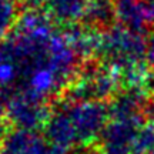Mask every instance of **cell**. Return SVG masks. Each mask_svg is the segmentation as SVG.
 <instances>
[{"label": "cell", "mask_w": 154, "mask_h": 154, "mask_svg": "<svg viewBox=\"0 0 154 154\" xmlns=\"http://www.w3.org/2000/svg\"><path fill=\"white\" fill-rule=\"evenodd\" d=\"M147 59L154 66V33L150 36L149 42H147Z\"/></svg>", "instance_id": "30bf717a"}, {"label": "cell", "mask_w": 154, "mask_h": 154, "mask_svg": "<svg viewBox=\"0 0 154 154\" xmlns=\"http://www.w3.org/2000/svg\"><path fill=\"white\" fill-rule=\"evenodd\" d=\"M11 116L14 117L17 124L30 128V127L37 126L42 121V109L38 107L34 100L32 99H20L11 107Z\"/></svg>", "instance_id": "5b68a950"}, {"label": "cell", "mask_w": 154, "mask_h": 154, "mask_svg": "<svg viewBox=\"0 0 154 154\" xmlns=\"http://www.w3.org/2000/svg\"><path fill=\"white\" fill-rule=\"evenodd\" d=\"M114 86L113 79L107 73H101L100 76H91L77 86L80 91V97H104L111 91Z\"/></svg>", "instance_id": "8992f818"}, {"label": "cell", "mask_w": 154, "mask_h": 154, "mask_svg": "<svg viewBox=\"0 0 154 154\" xmlns=\"http://www.w3.org/2000/svg\"><path fill=\"white\" fill-rule=\"evenodd\" d=\"M146 5H147V9H149V11H150V16H151V19L154 20V0H147Z\"/></svg>", "instance_id": "7c38bea8"}, {"label": "cell", "mask_w": 154, "mask_h": 154, "mask_svg": "<svg viewBox=\"0 0 154 154\" xmlns=\"http://www.w3.org/2000/svg\"><path fill=\"white\" fill-rule=\"evenodd\" d=\"M51 10L60 19H74L84 9V0H50Z\"/></svg>", "instance_id": "52a82bcc"}, {"label": "cell", "mask_w": 154, "mask_h": 154, "mask_svg": "<svg viewBox=\"0 0 154 154\" xmlns=\"http://www.w3.org/2000/svg\"><path fill=\"white\" fill-rule=\"evenodd\" d=\"M147 113H149V117H150V120H151V124L154 126V97L151 99V101H150Z\"/></svg>", "instance_id": "8fae6325"}, {"label": "cell", "mask_w": 154, "mask_h": 154, "mask_svg": "<svg viewBox=\"0 0 154 154\" xmlns=\"http://www.w3.org/2000/svg\"><path fill=\"white\" fill-rule=\"evenodd\" d=\"M114 10L121 24L134 33L141 34L147 24L153 22L146 2L141 0H117Z\"/></svg>", "instance_id": "3957f363"}, {"label": "cell", "mask_w": 154, "mask_h": 154, "mask_svg": "<svg viewBox=\"0 0 154 154\" xmlns=\"http://www.w3.org/2000/svg\"><path fill=\"white\" fill-rule=\"evenodd\" d=\"M3 151V154H49L38 138L24 130H19L6 138Z\"/></svg>", "instance_id": "277c9868"}, {"label": "cell", "mask_w": 154, "mask_h": 154, "mask_svg": "<svg viewBox=\"0 0 154 154\" xmlns=\"http://www.w3.org/2000/svg\"><path fill=\"white\" fill-rule=\"evenodd\" d=\"M154 150V126H143L137 131L131 144L133 154H149Z\"/></svg>", "instance_id": "ba28073f"}, {"label": "cell", "mask_w": 154, "mask_h": 154, "mask_svg": "<svg viewBox=\"0 0 154 154\" xmlns=\"http://www.w3.org/2000/svg\"><path fill=\"white\" fill-rule=\"evenodd\" d=\"M42 2H44V0H27V3H32V5H34V6L40 5Z\"/></svg>", "instance_id": "4fadbf2b"}, {"label": "cell", "mask_w": 154, "mask_h": 154, "mask_svg": "<svg viewBox=\"0 0 154 154\" xmlns=\"http://www.w3.org/2000/svg\"><path fill=\"white\" fill-rule=\"evenodd\" d=\"M14 19V6L11 0H0V36L9 29Z\"/></svg>", "instance_id": "9c48e42d"}, {"label": "cell", "mask_w": 154, "mask_h": 154, "mask_svg": "<svg viewBox=\"0 0 154 154\" xmlns=\"http://www.w3.org/2000/svg\"><path fill=\"white\" fill-rule=\"evenodd\" d=\"M103 49L107 57L123 70V74L144 66L143 59L147 56V43L140 33H134L126 27L114 29L103 38Z\"/></svg>", "instance_id": "6da1fadb"}, {"label": "cell", "mask_w": 154, "mask_h": 154, "mask_svg": "<svg viewBox=\"0 0 154 154\" xmlns=\"http://www.w3.org/2000/svg\"><path fill=\"white\" fill-rule=\"evenodd\" d=\"M149 154H154V150H153V151H151V153H149Z\"/></svg>", "instance_id": "9a60e30c"}, {"label": "cell", "mask_w": 154, "mask_h": 154, "mask_svg": "<svg viewBox=\"0 0 154 154\" xmlns=\"http://www.w3.org/2000/svg\"><path fill=\"white\" fill-rule=\"evenodd\" d=\"M86 154H99V153H97V151H87Z\"/></svg>", "instance_id": "5bb4252c"}, {"label": "cell", "mask_w": 154, "mask_h": 154, "mask_svg": "<svg viewBox=\"0 0 154 154\" xmlns=\"http://www.w3.org/2000/svg\"><path fill=\"white\" fill-rule=\"evenodd\" d=\"M70 124L73 140H88L104 126L107 111L103 106H80L64 110Z\"/></svg>", "instance_id": "7a4b0ae2"}]
</instances>
